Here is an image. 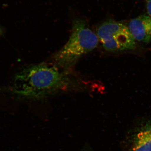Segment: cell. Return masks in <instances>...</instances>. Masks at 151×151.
<instances>
[{
  "mask_svg": "<svg viewBox=\"0 0 151 151\" xmlns=\"http://www.w3.org/2000/svg\"><path fill=\"white\" fill-rule=\"evenodd\" d=\"M67 73L55 65L42 63L30 65L15 76L10 90L23 99L41 100L71 85Z\"/></svg>",
  "mask_w": 151,
  "mask_h": 151,
  "instance_id": "obj_1",
  "label": "cell"
},
{
  "mask_svg": "<svg viewBox=\"0 0 151 151\" xmlns=\"http://www.w3.org/2000/svg\"><path fill=\"white\" fill-rule=\"evenodd\" d=\"M99 42L97 34L84 22H74L67 42L53 56L55 65L68 72L81 57L96 48Z\"/></svg>",
  "mask_w": 151,
  "mask_h": 151,
  "instance_id": "obj_2",
  "label": "cell"
},
{
  "mask_svg": "<svg viewBox=\"0 0 151 151\" xmlns=\"http://www.w3.org/2000/svg\"><path fill=\"white\" fill-rule=\"evenodd\" d=\"M97 35L103 47L108 51H124L136 47V40L128 27L121 23H104L98 28Z\"/></svg>",
  "mask_w": 151,
  "mask_h": 151,
  "instance_id": "obj_3",
  "label": "cell"
},
{
  "mask_svg": "<svg viewBox=\"0 0 151 151\" xmlns=\"http://www.w3.org/2000/svg\"><path fill=\"white\" fill-rule=\"evenodd\" d=\"M128 28L135 40L145 43L151 42V17L143 15L131 20Z\"/></svg>",
  "mask_w": 151,
  "mask_h": 151,
  "instance_id": "obj_4",
  "label": "cell"
},
{
  "mask_svg": "<svg viewBox=\"0 0 151 151\" xmlns=\"http://www.w3.org/2000/svg\"><path fill=\"white\" fill-rule=\"evenodd\" d=\"M133 151H151V122L138 133Z\"/></svg>",
  "mask_w": 151,
  "mask_h": 151,
  "instance_id": "obj_5",
  "label": "cell"
},
{
  "mask_svg": "<svg viewBox=\"0 0 151 151\" xmlns=\"http://www.w3.org/2000/svg\"><path fill=\"white\" fill-rule=\"evenodd\" d=\"M147 9L148 15L151 17V0H147Z\"/></svg>",
  "mask_w": 151,
  "mask_h": 151,
  "instance_id": "obj_6",
  "label": "cell"
},
{
  "mask_svg": "<svg viewBox=\"0 0 151 151\" xmlns=\"http://www.w3.org/2000/svg\"><path fill=\"white\" fill-rule=\"evenodd\" d=\"M84 151H92V150H86Z\"/></svg>",
  "mask_w": 151,
  "mask_h": 151,
  "instance_id": "obj_7",
  "label": "cell"
}]
</instances>
